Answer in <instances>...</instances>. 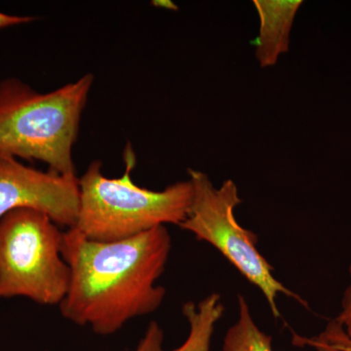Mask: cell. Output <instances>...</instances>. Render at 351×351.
Segmentation results:
<instances>
[{
  "label": "cell",
  "instance_id": "7",
  "mask_svg": "<svg viewBox=\"0 0 351 351\" xmlns=\"http://www.w3.org/2000/svg\"><path fill=\"white\" fill-rule=\"evenodd\" d=\"M260 19L255 56L262 68L274 66L290 49L291 31L302 0H254Z\"/></svg>",
  "mask_w": 351,
  "mask_h": 351
},
{
  "label": "cell",
  "instance_id": "1",
  "mask_svg": "<svg viewBox=\"0 0 351 351\" xmlns=\"http://www.w3.org/2000/svg\"><path fill=\"white\" fill-rule=\"evenodd\" d=\"M172 250L165 226L114 242L94 241L75 228L64 232L62 256L71 270L62 315L108 336L128 321L154 313L165 299L157 281Z\"/></svg>",
  "mask_w": 351,
  "mask_h": 351
},
{
  "label": "cell",
  "instance_id": "4",
  "mask_svg": "<svg viewBox=\"0 0 351 351\" xmlns=\"http://www.w3.org/2000/svg\"><path fill=\"white\" fill-rule=\"evenodd\" d=\"M63 239L59 226L39 210L19 208L0 219V298L59 306L71 279Z\"/></svg>",
  "mask_w": 351,
  "mask_h": 351
},
{
  "label": "cell",
  "instance_id": "12",
  "mask_svg": "<svg viewBox=\"0 0 351 351\" xmlns=\"http://www.w3.org/2000/svg\"><path fill=\"white\" fill-rule=\"evenodd\" d=\"M348 272H350V284L343 292L341 302V311H339L337 317H335V319L338 321L339 324L345 329L346 334L351 338V263Z\"/></svg>",
  "mask_w": 351,
  "mask_h": 351
},
{
  "label": "cell",
  "instance_id": "10",
  "mask_svg": "<svg viewBox=\"0 0 351 351\" xmlns=\"http://www.w3.org/2000/svg\"><path fill=\"white\" fill-rule=\"evenodd\" d=\"M292 343L315 351H351V338L335 318L328 321L325 329L316 336L304 337L293 332Z\"/></svg>",
  "mask_w": 351,
  "mask_h": 351
},
{
  "label": "cell",
  "instance_id": "3",
  "mask_svg": "<svg viewBox=\"0 0 351 351\" xmlns=\"http://www.w3.org/2000/svg\"><path fill=\"white\" fill-rule=\"evenodd\" d=\"M125 172L110 179L100 160L93 161L78 178L80 209L75 228L99 242L121 241L167 223L180 226L193 200L191 181L178 182L160 191L141 188L132 179L136 154L124 151Z\"/></svg>",
  "mask_w": 351,
  "mask_h": 351
},
{
  "label": "cell",
  "instance_id": "5",
  "mask_svg": "<svg viewBox=\"0 0 351 351\" xmlns=\"http://www.w3.org/2000/svg\"><path fill=\"white\" fill-rule=\"evenodd\" d=\"M189 174L193 200L180 228L193 233L198 241L212 245L249 282L260 289L276 319L281 317L276 302L279 294L309 308L302 297L277 280L274 267L258 251V235L235 218V209L242 203L237 184L226 180L217 189L205 173L189 169Z\"/></svg>",
  "mask_w": 351,
  "mask_h": 351
},
{
  "label": "cell",
  "instance_id": "2",
  "mask_svg": "<svg viewBox=\"0 0 351 351\" xmlns=\"http://www.w3.org/2000/svg\"><path fill=\"white\" fill-rule=\"evenodd\" d=\"M93 82L88 73L48 93L16 78L0 82V156L41 161L75 177L73 145Z\"/></svg>",
  "mask_w": 351,
  "mask_h": 351
},
{
  "label": "cell",
  "instance_id": "11",
  "mask_svg": "<svg viewBox=\"0 0 351 351\" xmlns=\"http://www.w3.org/2000/svg\"><path fill=\"white\" fill-rule=\"evenodd\" d=\"M164 332L156 321H152L136 351H163Z\"/></svg>",
  "mask_w": 351,
  "mask_h": 351
},
{
  "label": "cell",
  "instance_id": "9",
  "mask_svg": "<svg viewBox=\"0 0 351 351\" xmlns=\"http://www.w3.org/2000/svg\"><path fill=\"white\" fill-rule=\"evenodd\" d=\"M239 318L223 339V351H274L272 338L261 330L244 295H237Z\"/></svg>",
  "mask_w": 351,
  "mask_h": 351
},
{
  "label": "cell",
  "instance_id": "6",
  "mask_svg": "<svg viewBox=\"0 0 351 351\" xmlns=\"http://www.w3.org/2000/svg\"><path fill=\"white\" fill-rule=\"evenodd\" d=\"M19 208H32L59 226L73 228L80 209L78 178L34 169L17 158L0 156V219Z\"/></svg>",
  "mask_w": 351,
  "mask_h": 351
},
{
  "label": "cell",
  "instance_id": "13",
  "mask_svg": "<svg viewBox=\"0 0 351 351\" xmlns=\"http://www.w3.org/2000/svg\"><path fill=\"white\" fill-rule=\"evenodd\" d=\"M32 21L31 17H22V16L8 15V14L0 12V29L12 27L21 24H25Z\"/></svg>",
  "mask_w": 351,
  "mask_h": 351
},
{
  "label": "cell",
  "instance_id": "8",
  "mask_svg": "<svg viewBox=\"0 0 351 351\" xmlns=\"http://www.w3.org/2000/svg\"><path fill=\"white\" fill-rule=\"evenodd\" d=\"M182 311L189 325V336L181 346L172 351H213L211 345L215 328L225 313L221 295L212 293L198 304L186 302Z\"/></svg>",
  "mask_w": 351,
  "mask_h": 351
},
{
  "label": "cell",
  "instance_id": "14",
  "mask_svg": "<svg viewBox=\"0 0 351 351\" xmlns=\"http://www.w3.org/2000/svg\"><path fill=\"white\" fill-rule=\"evenodd\" d=\"M154 5L162 6V7H165V8L178 9V7L176 6L175 4L171 1H154Z\"/></svg>",
  "mask_w": 351,
  "mask_h": 351
}]
</instances>
